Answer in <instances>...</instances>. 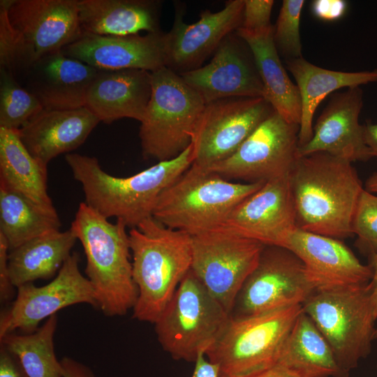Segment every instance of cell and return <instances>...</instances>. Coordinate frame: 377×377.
<instances>
[{
  "label": "cell",
  "mask_w": 377,
  "mask_h": 377,
  "mask_svg": "<svg viewBox=\"0 0 377 377\" xmlns=\"http://www.w3.org/2000/svg\"><path fill=\"white\" fill-rule=\"evenodd\" d=\"M297 228L339 239L353 235L364 189L352 163L325 152L297 158L290 172Z\"/></svg>",
  "instance_id": "cell-1"
},
{
  "label": "cell",
  "mask_w": 377,
  "mask_h": 377,
  "mask_svg": "<svg viewBox=\"0 0 377 377\" xmlns=\"http://www.w3.org/2000/svg\"><path fill=\"white\" fill-rule=\"evenodd\" d=\"M65 160L82 187L84 202L106 219L115 217L135 228L153 216L161 193L194 161L192 142L180 154L129 177L103 170L94 156L66 154Z\"/></svg>",
  "instance_id": "cell-2"
},
{
  "label": "cell",
  "mask_w": 377,
  "mask_h": 377,
  "mask_svg": "<svg viewBox=\"0 0 377 377\" xmlns=\"http://www.w3.org/2000/svg\"><path fill=\"white\" fill-rule=\"evenodd\" d=\"M138 298L133 318L155 323L191 270V236L153 216L128 232Z\"/></svg>",
  "instance_id": "cell-3"
},
{
  "label": "cell",
  "mask_w": 377,
  "mask_h": 377,
  "mask_svg": "<svg viewBox=\"0 0 377 377\" xmlns=\"http://www.w3.org/2000/svg\"><path fill=\"white\" fill-rule=\"evenodd\" d=\"M126 227L121 220L110 223L82 202L70 228L83 247L85 274L94 288L98 309L109 317L127 313L138 295Z\"/></svg>",
  "instance_id": "cell-4"
},
{
  "label": "cell",
  "mask_w": 377,
  "mask_h": 377,
  "mask_svg": "<svg viewBox=\"0 0 377 377\" xmlns=\"http://www.w3.org/2000/svg\"><path fill=\"white\" fill-rule=\"evenodd\" d=\"M265 183L233 182L192 164L161 193L152 216L190 235L215 230L237 205Z\"/></svg>",
  "instance_id": "cell-5"
},
{
  "label": "cell",
  "mask_w": 377,
  "mask_h": 377,
  "mask_svg": "<svg viewBox=\"0 0 377 377\" xmlns=\"http://www.w3.org/2000/svg\"><path fill=\"white\" fill-rule=\"evenodd\" d=\"M349 375L375 339L377 306L371 283L314 292L302 304Z\"/></svg>",
  "instance_id": "cell-6"
},
{
  "label": "cell",
  "mask_w": 377,
  "mask_h": 377,
  "mask_svg": "<svg viewBox=\"0 0 377 377\" xmlns=\"http://www.w3.org/2000/svg\"><path fill=\"white\" fill-rule=\"evenodd\" d=\"M297 304L261 313L230 317L205 356L219 368L220 377H251L276 365L300 314Z\"/></svg>",
  "instance_id": "cell-7"
},
{
  "label": "cell",
  "mask_w": 377,
  "mask_h": 377,
  "mask_svg": "<svg viewBox=\"0 0 377 377\" xmlns=\"http://www.w3.org/2000/svg\"><path fill=\"white\" fill-rule=\"evenodd\" d=\"M151 91L139 137L145 158L163 161L192 141L205 103L180 75L163 66L150 72Z\"/></svg>",
  "instance_id": "cell-8"
},
{
  "label": "cell",
  "mask_w": 377,
  "mask_h": 377,
  "mask_svg": "<svg viewBox=\"0 0 377 377\" xmlns=\"http://www.w3.org/2000/svg\"><path fill=\"white\" fill-rule=\"evenodd\" d=\"M230 317L190 270L154 323L155 332L174 360L195 362L219 339Z\"/></svg>",
  "instance_id": "cell-9"
},
{
  "label": "cell",
  "mask_w": 377,
  "mask_h": 377,
  "mask_svg": "<svg viewBox=\"0 0 377 377\" xmlns=\"http://www.w3.org/2000/svg\"><path fill=\"white\" fill-rule=\"evenodd\" d=\"M191 236V270L230 316L265 245L220 228Z\"/></svg>",
  "instance_id": "cell-10"
},
{
  "label": "cell",
  "mask_w": 377,
  "mask_h": 377,
  "mask_svg": "<svg viewBox=\"0 0 377 377\" xmlns=\"http://www.w3.org/2000/svg\"><path fill=\"white\" fill-rule=\"evenodd\" d=\"M299 131L300 125L287 122L274 110L235 153L205 169L247 183L288 175L297 159Z\"/></svg>",
  "instance_id": "cell-11"
},
{
  "label": "cell",
  "mask_w": 377,
  "mask_h": 377,
  "mask_svg": "<svg viewBox=\"0 0 377 377\" xmlns=\"http://www.w3.org/2000/svg\"><path fill=\"white\" fill-rule=\"evenodd\" d=\"M314 292L303 263L295 253L285 247L265 246L236 298L230 316L302 305Z\"/></svg>",
  "instance_id": "cell-12"
},
{
  "label": "cell",
  "mask_w": 377,
  "mask_h": 377,
  "mask_svg": "<svg viewBox=\"0 0 377 377\" xmlns=\"http://www.w3.org/2000/svg\"><path fill=\"white\" fill-rule=\"evenodd\" d=\"M274 111L263 97H231L205 104L191 141L193 164L205 169L228 158Z\"/></svg>",
  "instance_id": "cell-13"
},
{
  "label": "cell",
  "mask_w": 377,
  "mask_h": 377,
  "mask_svg": "<svg viewBox=\"0 0 377 377\" xmlns=\"http://www.w3.org/2000/svg\"><path fill=\"white\" fill-rule=\"evenodd\" d=\"M79 260V254L73 252L47 284L17 287L15 300L1 313L0 338L15 330L33 333L43 320L71 305L84 303L98 309L94 288L80 272Z\"/></svg>",
  "instance_id": "cell-14"
},
{
  "label": "cell",
  "mask_w": 377,
  "mask_h": 377,
  "mask_svg": "<svg viewBox=\"0 0 377 377\" xmlns=\"http://www.w3.org/2000/svg\"><path fill=\"white\" fill-rule=\"evenodd\" d=\"M220 228L265 246L283 247L297 228L290 174L266 182L232 209Z\"/></svg>",
  "instance_id": "cell-15"
},
{
  "label": "cell",
  "mask_w": 377,
  "mask_h": 377,
  "mask_svg": "<svg viewBox=\"0 0 377 377\" xmlns=\"http://www.w3.org/2000/svg\"><path fill=\"white\" fill-rule=\"evenodd\" d=\"M179 75L205 104L231 97L264 98L252 52L237 34L223 40L207 64Z\"/></svg>",
  "instance_id": "cell-16"
},
{
  "label": "cell",
  "mask_w": 377,
  "mask_h": 377,
  "mask_svg": "<svg viewBox=\"0 0 377 377\" xmlns=\"http://www.w3.org/2000/svg\"><path fill=\"white\" fill-rule=\"evenodd\" d=\"M244 0H230L217 12L208 10L195 23L186 24L176 8L171 30L165 34V67L178 74L202 66L223 40L242 24Z\"/></svg>",
  "instance_id": "cell-17"
},
{
  "label": "cell",
  "mask_w": 377,
  "mask_h": 377,
  "mask_svg": "<svg viewBox=\"0 0 377 377\" xmlns=\"http://www.w3.org/2000/svg\"><path fill=\"white\" fill-rule=\"evenodd\" d=\"M283 247L303 263L315 292L369 283L372 271L341 239L295 229Z\"/></svg>",
  "instance_id": "cell-18"
},
{
  "label": "cell",
  "mask_w": 377,
  "mask_h": 377,
  "mask_svg": "<svg viewBox=\"0 0 377 377\" xmlns=\"http://www.w3.org/2000/svg\"><path fill=\"white\" fill-rule=\"evenodd\" d=\"M363 107L360 87L333 94L313 128L310 141L297 149V158L325 152L351 163L373 158L365 143L359 116Z\"/></svg>",
  "instance_id": "cell-19"
},
{
  "label": "cell",
  "mask_w": 377,
  "mask_h": 377,
  "mask_svg": "<svg viewBox=\"0 0 377 377\" xmlns=\"http://www.w3.org/2000/svg\"><path fill=\"white\" fill-rule=\"evenodd\" d=\"M11 24L34 50L38 59L61 50L82 34L79 0H1Z\"/></svg>",
  "instance_id": "cell-20"
},
{
  "label": "cell",
  "mask_w": 377,
  "mask_h": 377,
  "mask_svg": "<svg viewBox=\"0 0 377 377\" xmlns=\"http://www.w3.org/2000/svg\"><path fill=\"white\" fill-rule=\"evenodd\" d=\"M98 70L140 69L149 72L165 66V34L162 31L114 36L82 32L62 50Z\"/></svg>",
  "instance_id": "cell-21"
},
{
  "label": "cell",
  "mask_w": 377,
  "mask_h": 377,
  "mask_svg": "<svg viewBox=\"0 0 377 377\" xmlns=\"http://www.w3.org/2000/svg\"><path fill=\"white\" fill-rule=\"evenodd\" d=\"M98 70L62 50L36 60L19 82L45 109L84 107L88 90Z\"/></svg>",
  "instance_id": "cell-22"
},
{
  "label": "cell",
  "mask_w": 377,
  "mask_h": 377,
  "mask_svg": "<svg viewBox=\"0 0 377 377\" xmlns=\"http://www.w3.org/2000/svg\"><path fill=\"white\" fill-rule=\"evenodd\" d=\"M100 122L86 107L43 109L18 132L31 154L43 164L81 146Z\"/></svg>",
  "instance_id": "cell-23"
},
{
  "label": "cell",
  "mask_w": 377,
  "mask_h": 377,
  "mask_svg": "<svg viewBox=\"0 0 377 377\" xmlns=\"http://www.w3.org/2000/svg\"><path fill=\"white\" fill-rule=\"evenodd\" d=\"M151 91L150 72L140 69L98 70L85 105L107 124L122 118L141 122Z\"/></svg>",
  "instance_id": "cell-24"
},
{
  "label": "cell",
  "mask_w": 377,
  "mask_h": 377,
  "mask_svg": "<svg viewBox=\"0 0 377 377\" xmlns=\"http://www.w3.org/2000/svg\"><path fill=\"white\" fill-rule=\"evenodd\" d=\"M161 4L156 0H79L81 28L99 36L160 32Z\"/></svg>",
  "instance_id": "cell-25"
},
{
  "label": "cell",
  "mask_w": 377,
  "mask_h": 377,
  "mask_svg": "<svg viewBox=\"0 0 377 377\" xmlns=\"http://www.w3.org/2000/svg\"><path fill=\"white\" fill-rule=\"evenodd\" d=\"M286 61L288 71L296 81L301 97L298 147L307 144L311 139L315 111L328 94L344 87L377 82V68L357 72L332 71L317 66L303 57Z\"/></svg>",
  "instance_id": "cell-26"
},
{
  "label": "cell",
  "mask_w": 377,
  "mask_h": 377,
  "mask_svg": "<svg viewBox=\"0 0 377 377\" xmlns=\"http://www.w3.org/2000/svg\"><path fill=\"white\" fill-rule=\"evenodd\" d=\"M236 34L249 47L263 82L264 98L287 122L300 125L302 102L300 91L288 77L274 40V27L252 34L239 29Z\"/></svg>",
  "instance_id": "cell-27"
},
{
  "label": "cell",
  "mask_w": 377,
  "mask_h": 377,
  "mask_svg": "<svg viewBox=\"0 0 377 377\" xmlns=\"http://www.w3.org/2000/svg\"><path fill=\"white\" fill-rule=\"evenodd\" d=\"M302 377H348L310 317L302 311L283 347L278 362Z\"/></svg>",
  "instance_id": "cell-28"
},
{
  "label": "cell",
  "mask_w": 377,
  "mask_h": 377,
  "mask_svg": "<svg viewBox=\"0 0 377 377\" xmlns=\"http://www.w3.org/2000/svg\"><path fill=\"white\" fill-rule=\"evenodd\" d=\"M77 238L69 229L32 239L9 251L8 269L17 288L38 279H49L71 254Z\"/></svg>",
  "instance_id": "cell-29"
},
{
  "label": "cell",
  "mask_w": 377,
  "mask_h": 377,
  "mask_svg": "<svg viewBox=\"0 0 377 377\" xmlns=\"http://www.w3.org/2000/svg\"><path fill=\"white\" fill-rule=\"evenodd\" d=\"M0 186L54 207L47 191V165L34 158L18 131L0 127Z\"/></svg>",
  "instance_id": "cell-30"
},
{
  "label": "cell",
  "mask_w": 377,
  "mask_h": 377,
  "mask_svg": "<svg viewBox=\"0 0 377 377\" xmlns=\"http://www.w3.org/2000/svg\"><path fill=\"white\" fill-rule=\"evenodd\" d=\"M54 207L42 205L17 191L0 186V234L12 250L36 237L60 230Z\"/></svg>",
  "instance_id": "cell-31"
},
{
  "label": "cell",
  "mask_w": 377,
  "mask_h": 377,
  "mask_svg": "<svg viewBox=\"0 0 377 377\" xmlns=\"http://www.w3.org/2000/svg\"><path fill=\"white\" fill-rule=\"evenodd\" d=\"M57 325L55 314L34 332L10 333L0 338V343L18 358L28 377H63L54 346Z\"/></svg>",
  "instance_id": "cell-32"
},
{
  "label": "cell",
  "mask_w": 377,
  "mask_h": 377,
  "mask_svg": "<svg viewBox=\"0 0 377 377\" xmlns=\"http://www.w3.org/2000/svg\"><path fill=\"white\" fill-rule=\"evenodd\" d=\"M43 109L13 76L0 71V127L19 131Z\"/></svg>",
  "instance_id": "cell-33"
},
{
  "label": "cell",
  "mask_w": 377,
  "mask_h": 377,
  "mask_svg": "<svg viewBox=\"0 0 377 377\" xmlns=\"http://www.w3.org/2000/svg\"><path fill=\"white\" fill-rule=\"evenodd\" d=\"M38 60L33 47L10 23L6 8L0 1V71L21 80Z\"/></svg>",
  "instance_id": "cell-34"
},
{
  "label": "cell",
  "mask_w": 377,
  "mask_h": 377,
  "mask_svg": "<svg viewBox=\"0 0 377 377\" xmlns=\"http://www.w3.org/2000/svg\"><path fill=\"white\" fill-rule=\"evenodd\" d=\"M304 0H284L274 26V40L278 52L286 60L302 57L300 34Z\"/></svg>",
  "instance_id": "cell-35"
},
{
  "label": "cell",
  "mask_w": 377,
  "mask_h": 377,
  "mask_svg": "<svg viewBox=\"0 0 377 377\" xmlns=\"http://www.w3.org/2000/svg\"><path fill=\"white\" fill-rule=\"evenodd\" d=\"M352 230L357 235L355 245L368 257L377 253V195L364 188L355 210Z\"/></svg>",
  "instance_id": "cell-36"
},
{
  "label": "cell",
  "mask_w": 377,
  "mask_h": 377,
  "mask_svg": "<svg viewBox=\"0 0 377 377\" xmlns=\"http://www.w3.org/2000/svg\"><path fill=\"white\" fill-rule=\"evenodd\" d=\"M244 1L242 21L237 29L249 34H258L274 27L270 22L274 2L273 0H244Z\"/></svg>",
  "instance_id": "cell-37"
},
{
  "label": "cell",
  "mask_w": 377,
  "mask_h": 377,
  "mask_svg": "<svg viewBox=\"0 0 377 377\" xmlns=\"http://www.w3.org/2000/svg\"><path fill=\"white\" fill-rule=\"evenodd\" d=\"M348 3L344 0H315L311 3V12L318 19L332 22L341 18L346 13Z\"/></svg>",
  "instance_id": "cell-38"
},
{
  "label": "cell",
  "mask_w": 377,
  "mask_h": 377,
  "mask_svg": "<svg viewBox=\"0 0 377 377\" xmlns=\"http://www.w3.org/2000/svg\"><path fill=\"white\" fill-rule=\"evenodd\" d=\"M9 248L3 235L0 234V300L9 301L13 296V285L8 269Z\"/></svg>",
  "instance_id": "cell-39"
},
{
  "label": "cell",
  "mask_w": 377,
  "mask_h": 377,
  "mask_svg": "<svg viewBox=\"0 0 377 377\" xmlns=\"http://www.w3.org/2000/svg\"><path fill=\"white\" fill-rule=\"evenodd\" d=\"M0 377H28L18 358L1 343Z\"/></svg>",
  "instance_id": "cell-40"
},
{
  "label": "cell",
  "mask_w": 377,
  "mask_h": 377,
  "mask_svg": "<svg viewBox=\"0 0 377 377\" xmlns=\"http://www.w3.org/2000/svg\"><path fill=\"white\" fill-rule=\"evenodd\" d=\"M60 362L63 377H95L89 367L71 357H64Z\"/></svg>",
  "instance_id": "cell-41"
},
{
  "label": "cell",
  "mask_w": 377,
  "mask_h": 377,
  "mask_svg": "<svg viewBox=\"0 0 377 377\" xmlns=\"http://www.w3.org/2000/svg\"><path fill=\"white\" fill-rule=\"evenodd\" d=\"M194 363V370L191 377H220L219 366L210 362L205 353H200Z\"/></svg>",
  "instance_id": "cell-42"
},
{
  "label": "cell",
  "mask_w": 377,
  "mask_h": 377,
  "mask_svg": "<svg viewBox=\"0 0 377 377\" xmlns=\"http://www.w3.org/2000/svg\"><path fill=\"white\" fill-rule=\"evenodd\" d=\"M363 133L366 145L370 149L373 157L377 159V122L367 120L363 124Z\"/></svg>",
  "instance_id": "cell-43"
},
{
  "label": "cell",
  "mask_w": 377,
  "mask_h": 377,
  "mask_svg": "<svg viewBox=\"0 0 377 377\" xmlns=\"http://www.w3.org/2000/svg\"><path fill=\"white\" fill-rule=\"evenodd\" d=\"M251 377H302L293 371L277 363L270 369Z\"/></svg>",
  "instance_id": "cell-44"
},
{
  "label": "cell",
  "mask_w": 377,
  "mask_h": 377,
  "mask_svg": "<svg viewBox=\"0 0 377 377\" xmlns=\"http://www.w3.org/2000/svg\"><path fill=\"white\" fill-rule=\"evenodd\" d=\"M369 265L372 271V277L370 282L374 288V296L377 306V253H375L368 257ZM377 339V325L375 331V339Z\"/></svg>",
  "instance_id": "cell-45"
},
{
  "label": "cell",
  "mask_w": 377,
  "mask_h": 377,
  "mask_svg": "<svg viewBox=\"0 0 377 377\" xmlns=\"http://www.w3.org/2000/svg\"><path fill=\"white\" fill-rule=\"evenodd\" d=\"M369 193H377V172L371 175L365 182L364 188Z\"/></svg>",
  "instance_id": "cell-46"
}]
</instances>
